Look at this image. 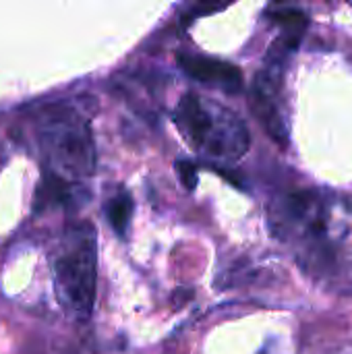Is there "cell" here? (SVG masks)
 Here are the masks:
<instances>
[{"label":"cell","mask_w":352,"mask_h":354,"mask_svg":"<svg viewBox=\"0 0 352 354\" xmlns=\"http://www.w3.org/2000/svg\"><path fill=\"white\" fill-rule=\"evenodd\" d=\"M54 288L60 307L73 319H87L95 301L98 247L87 222L71 228L54 259Z\"/></svg>","instance_id":"1"},{"label":"cell","mask_w":352,"mask_h":354,"mask_svg":"<svg viewBox=\"0 0 352 354\" xmlns=\"http://www.w3.org/2000/svg\"><path fill=\"white\" fill-rule=\"evenodd\" d=\"M272 19L284 29V35L295 37V39H301L307 29V17L301 10H293V8L278 10V12H272Z\"/></svg>","instance_id":"5"},{"label":"cell","mask_w":352,"mask_h":354,"mask_svg":"<svg viewBox=\"0 0 352 354\" xmlns=\"http://www.w3.org/2000/svg\"><path fill=\"white\" fill-rule=\"evenodd\" d=\"M234 0H201V4L197 6L195 15H201V12H214V10H222L226 8L228 4H232Z\"/></svg>","instance_id":"7"},{"label":"cell","mask_w":352,"mask_h":354,"mask_svg":"<svg viewBox=\"0 0 352 354\" xmlns=\"http://www.w3.org/2000/svg\"><path fill=\"white\" fill-rule=\"evenodd\" d=\"M276 2H288V0H276Z\"/></svg>","instance_id":"8"},{"label":"cell","mask_w":352,"mask_h":354,"mask_svg":"<svg viewBox=\"0 0 352 354\" xmlns=\"http://www.w3.org/2000/svg\"><path fill=\"white\" fill-rule=\"evenodd\" d=\"M178 64L189 77L201 83L218 85L226 93H239L243 89V73L239 71V66L230 62L210 58V56L185 54V56H178Z\"/></svg>","instance_id":"3"},{"label":"cell","mask_w":352,"mask_h":354,"mask_svg":"<svg viewBox=\"0 0 352 354\" xmlns=\"http://www.w3.org/2000/svg\"><path fill=\"white\" fill-rule=\"evenodd\" d=\"M106 216H108V222L112 224L114 232L124 236L129 222H131V216H133V199L127 193L112 197V201L106 207Z\"/></svg>","instance_id":"4"},{"label":"cell","mask_w":352,"mask_h":354,"mask_svg":"<svg viewBox=\"0 0 352 354\" xmlns=\"http://www.w3.org/2000/svg\"><path fill=\"white\" fill-rule=\"evenodd\" d=\"M41 143L62 176L83 178L93 172L95 151L89 131L73 114H54L44 127Z\"/></svg>","instance_id":"2"},{"label":"cell","mask_w":352,"mask_h":354,"mask_svg":"<svg viewBox=\"0 0 352 354\" xmlns=\"http://www.w3.org/2000/svg\"><path fill=\"white\" fill-rule=\"evenodd\" d=\"M176 172H178V178L180 183L185 185V189L193 191L195 185H197V168L191 164V162H176Z\"/></svg>","instance_id":"6"}]
</instances>
